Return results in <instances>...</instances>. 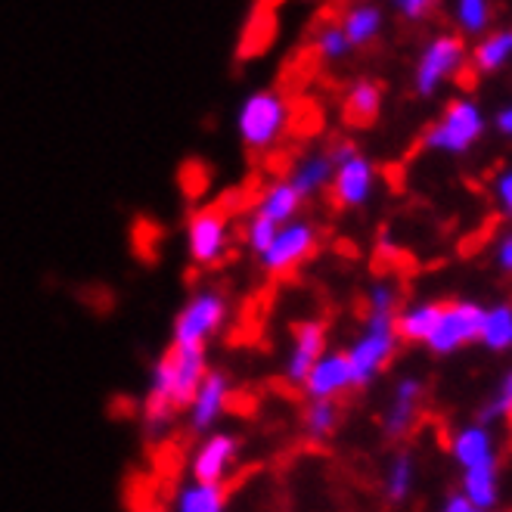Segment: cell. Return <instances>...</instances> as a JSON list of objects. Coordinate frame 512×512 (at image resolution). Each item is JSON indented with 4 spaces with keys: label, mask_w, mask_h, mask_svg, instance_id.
Here are the masks:
<instances>
[{
    "label": "cell",
    "mask_w": 512,
    "mask_h": 512,
    "mask_svg": "<svg viewBox=\"0 0 512 512\" xmlns=\"http://www.w3.org/2000/svg\"><path fill=\"white\" fill-rule=\"evenodd\" d=\"M208 351L205 348H180L168 345L146 379V395L140 404V429L149 441H159L171 432L180 410H187L196 388L208 373Z\"/></svg>",
    "instance_id": "cell-1"
},
{
    "label": "cell",
    "mask_w": 512,
    "mask_h": 512,
    "mask_svg": "<svg viewBox=\"0 0 512 512\" xmlns=\"http://www.w3.org/2000/svg\"><path fill=\"white\" fill-rule=\"evenodd\" d=\"M233 125H236L239 143H243L249 153L267 156L270 149H277L280 140L286 137L292 125V106L280 90L258 87V90H249L243 103L236 106Z\"/></svg>",
    "instance_id": "cell-2"
},
{
    "label": "cell",
    "mask_w": 512,
    "mask_h": 512,
    "mask_svg": "<svg viewBox=\"0 0 512 512\" xmlns=\"http://www.w3.org/2000/svg\"><path fill=\"white\" fill-rule=\"evenodd\" d=\"M230 311H233L230 295L221 286L215 283L196 286L171 320V345L208 351L212 339L227 326Z\"/></svg>",
    "instance_id": "cell-3"
},
{
    "label": "cell",
    "mask_w": 512,
    "mask_h": 512,
    "mask_svg": "<svg viewBox=\"0 0 512 512\" xmlns=\"http://www.w3.org/2000/svg\"><path fill=\"white\" fill-rule=\"evenodd\" d=\"M184 249H187L190 264L199 270H215L230 258L233 224L221 205H199L187 215Z\"/></svg>",
    "instance_id": "cell-4"
},
{
    "label": "cell",
    "mask_w": 512,
    "mask_h": 512,
    "mask_svg": "<svg viewBox=\"0 0 512 512\" xmlns=\"http://www.w3.org/2000/svg\"><path fill=\"white\" fill-rule=\"evenodd\" d=\"M395 351H398L395 317L391 314H367L364 329H360L357 339L345 351L354 388H364V385L376 382V376L391 364Z\"/></svg>",
    "instance_id": "cell-5"
},
{
    "label": "cell",
    "mask_w": 512,
    "mask_h": 512,
    "mask_svg": "<svg viewBox=\"0 0 512 512\" xmlns=\"http://www.w3.org/2000/svg\"><path fill=\"white\" fill-rule=\"evenodd\" d=\"M320 246V230L311 218H295L277 227L270 246L258 255V267L267 277H286L305 264Z\"/></svg>",
    "instance_id": "cell-6"
},
{
    "label": "cell",
    "mask_w": 512,
    "mask_h": 512,
    "mask_svg": "<svg viewBox=\"0 0 512 512\" xmlns=\"http://www.w3.org/2000/svg\"><path fill=\"white\" fill-rule=\"evenodd\" d=\"M243 454V438L230 429H215L199 438L190 454V478L205 485H227L239 466Z\"/></svg>",
    "instance_id": "cell-7"
},
{
    "label": "cell",
    "mask_w": 512,
    "mask_h": 512,
    "mask_svg": "<svg viewBox=\"0 0 512 512\" xmlns=\"http://www.w3.org/2000/svg\"><path fill=\"white\" fill-rule=\"evenodd\" d=\"M230 401H233V379L227 370H218V367H208L202 385L196 388V395L187 407V426L193 435H208L215 432L218 423L227 416L230 410Z\"/></svg>",
    "instance_id": "cell-8"
},
{
    "label": "cell",
    "mask_w": 512,
    "mask_h": 512,
    "mask_svg": "<svg viewBox=\"0 0 512 512\" xmlns=\"http://www.w3.org/2000/svg\"><path fill=\"white\" fill-rule=\"evenodd\" d=\"M485 131V115L472 100L450 103L441 122L426 134L429 149H441V153H466V149Z\"/></svg>",
    "instance_id": "cell-9"
},
{
    "label": "cell",
    "mask_w": 512,
    "mask_h": 512,
    "mask_svg": "<svg viewBox=\"0 0 512 512\" xmlns=\"http://www.w3.org/2000/svg\"><path fill=\"white\" fill-rule=\"evenodd\" d=\"M481 320H485V308L475 301H454V305H441V317L429 336V348L435 354H454L475 342L481 336Z\"/></svg>",
    "instance_id": "cell-10"
},
{
    "label": "cell",
    "mask_w": 512,
    "mask_h": 512,
    "mask_svg": "<svg viewBox=\"0 0 512 512\" xmlns=\"http://www.w3.org/2000/svg\"><path fill=\"white\" fill-rule=\"evenodd\" d=\"M329 329L320 317H305L295 320L289 329V351L283 360V379L292 385H301L305 376L311 373V367L329 351Z\"/></svg>",
    "instance_id": "cell-11"
},
{
    "label": "cell",
    "mask_w": 512,
    "mask_h": 512,
    "mask_svg": "<svg viewBox=\"0 0 512 512\" xmlns=\"http://www.w3.org/2000/svg\"><path fill=\"white\" fill-rule=\"evenodd\" d=\"M376 193V168L357 149L333 165V180H329V196L339 208H364Z\"/></svg>",
    "instance_id": "cell-12"
},
{
    "label": "cell",
    "mask_w": 512,
    "mask_h": 512,
    "mask_svg": "<svg viewBox=\"0 0 512 512\" xmlns=\"http://www.w3.org/2000/svg\"><path fill=\"white\" fill-rule=\"evenodd\" d=\"M463 56H466V50H463V41H460V38H454V35H441V38H435V41L423 50V56H419V63H416L413 84H416L419 94H423V97H432L435 90H438V84L460 69Z\"/></svg>",
    "instance_id": "cell-13"
},
{
    "label": "cell",
    "mask_w": 512,
    "mask_h": 512,
    "mask_svg": "<svg viewBox=\"0 0 512 512\" xmlns=\"http://www.w3.org/2000/svg\"><path fill=\"white\" fill-rule=\"evenodd\" d=\"M298 388L305 391L308 401H336L348 388H354L345 351H326Z\"/></svg>",
    "instance_id": "cell-14"
},
{
    "label": "cell",
    "mask_w": 512,
    "mask_h": 512,
    "mask_svg": "<svg viewBox=\"0 0 512 512\" xmlns=\"http://www.w3.org/2000/svg\"><path fill=\"white\" fill-rule=\"evenodd\" d=\"M301 208H305V199L289 187L286 177H277V180H270V184L261 187L258 199L252 205V215L283 227V224L301 218Z\"/></svg>",
    "instance_id": "cell-15"
},
{
    "label": "cell",
    "mask_w": 512,
    "mask_h": 512,
    "mask_svg": "<svg viewBox=\"0 0 512 512\" xmlns=\"http://www.w3.org/2000/svg\"><path fill=\"white\" fill-rule=\"evenodd\" d=\"M289 187L301 196V199H314L323 190H329V180H333V162H329L326 149H311V153H301L292 165H289Z\"/></svg>",
    "instance_id": "cell-16"
},
{
    "label": "cell",
    "mask_w": 512,
    "mask_h": 512,
    "mask_svg": "<svg viewBox=\"0 0 512 512\" xmlns=\"http://www.w3.org/2000/svg\"><path fill=\"white\" fill-rule=\"evenodd\" d=\"M230 509V491L227 485H205V481L187 478L177 485L165 512H227Z\"/></svg>",
    "instance_id": "cell-17"
},
{
    "label": "cell",
    "mask_w": 512,
    "mask_h": 512,
    "mask_svg": "<svg viewBox=\"0 0 512 512\" xmlns=\"http://www.w3.org/2000/svg\"><path fill=\"white\" fill-rule=\"evenodd\" d=\"M419 398H423V385H419V379L407 376L395 385V395H391V404L382 416V432L388 438H404L413 429Z\"/></svg>",
    "instance_id": "cell-18"
},
{
    "label": "cell",
    "mask_w": 512,
    "mask_h": 512,
    "mask_svg": "<svg viewBox=\"0 0 512 512\" xmlns=\"http://www.w3.org/2000/svg\"><path fill=\"white\" fill-rule=\"evenodd\" d=\"M382 109V90L376 81L370 78H357L348 90H345V100H342V112H345V122L348 125H373L376 115Z\"/></svg>",
    "instance_id": "cell-19"
},
{
    "label": "cell",
    "mask_w": 512,
    "mask_h": 512,
    "mask_svg": "<svg viewBox=\"0 0 512 512\" xmlns=\"http://www.w3.org/2000/svg\"><path fill=\"white\" fill-rule=\"evenodd\" d=\"M339 25H342V32H345L351 50L354 47H367V44H373L382 35L385 13L376 4H354V7L345 10Z\"/></svg>",
    "instance_id": "cell-20"
},
{
    "label": "cell",
    "mask_w": 512,
    "mask_h": 512,
    "mask_svg": "<svg viewBox=\"0 0 512 512\" xmlns=\"http://www.w3.org/2000/svg\"><path fill=\"white\" fill-rule=\"evenodd\" d=\"M454 457L463 469L494 463V438L485 426H466L454 435Z\"/></svg>",
    "instance_id": "cell-21"
},
{
    "label": "cell",
    "mask_w": 512,
    "mask_h": 512,
    "mask_svg": "<svg viewBox=\"0 0 512 512\" xmlns=\"http://www.w3.org/2000/svg\"><path fill=\"white\" fill-rule=\"evenodd\" d=\"M441 317V305L438 301H419V305H410L407 311H401L395 317V329H398V339L407 342H429L432 329Z\"/></svg>",
    "instance_id": "cell-22"
},
{
    "label": "cell",
    "mask_w": 512,
    "mask_h": 512,
    "mask_svg": "<svg viewBox=\"0 0 512 512\" xmlns=\"http://www.w3.org/2000/svg\"><path fill=\"white\" fill-rule=\"evenodd\" d=\"M463 497L469 500L472 509H491L497 503V466L485 463V466H475L466 469L463 475Z\"/></svg>",
    "instance_id": "cell-23"
},
{
    "label": "cell",
    "mask_w": 512,
    "mask_h": 512,
    "mask_svg": "<svg viewBox=\"0 0 512 512\" xmlns=\"http://www.w3.org/2000/svg\"><path fill=\"white\" fill-rule=\"evenodd\" d=\"M301 429L311 441H329L339 429V404L336 401H308L301 413Z\"/></svg>",
    "instance_id": "cell-24"
},
{
    "label": "cell",
    "mask_w": 512,
    "mask_h": 512,
    "mask_svg": "<svg viewBox=\"0 0 512 512\" xmlns=\"http://www.w3.org/2000/svg\"><path fill=\"white\" fill-rule=\"evenodd\" d=\"M478 339L485 342L491 351L512 348V308L509 305L485 308V320H481V336Z\"/></svg>",
    "instance_id": "cell-25"
},
{
    "label": "cell",
    "mask_w": 512,
    "mask_h": 512,
    "mask_svg": "<svg viewBox=\"0 0 512 512\" xmlns=\"http://www.w3.org/2000/svg\"><path fill=\"white\" fill-rule=\"evenodd\" d=\"M311 44L323 63H342L345 56H351V44L339 22H320L311 35Z\"/></svg>",
    "instance_id": "cell-26"
},
{
    "label": "cell",
    "mask_w": 512,
    "mask_h": 512,
    "mask_svg": "<svg viewBox=\"0 0 512 512\" xmlns=\"http://www.w3.org/2000/svg\"><path fill=\"white\" fill-rule=\"evenodd\" d=\"M413 478H416V472H413L410 457L398 454L395 460H391L388 472H385V494H388V500H395V503L407 500L410 491H413Z\"/></svg>",
    "instance_id": "cell-27"
},
{
    "label": "cell",
    "mask_w": 512,
    "mask_h": 512,
    "mask_svg": "<svg viewBox=\"0 0 512 512\" xmlns=\"http://www.w3.org/2000/svg\"><path fill=\"white\" fill-rule=\"evenodd\" d=\"M512 56V32H497L491 35L488 41H481L478 50H475V63L478 69H485V72H494L500 69L506 59Z\"/></svg>",
    "instance_id": "cell-28"
},
{
    "label": "cell",
    "mask_w": 512,
    "mask_h": 512,
    "mask_svg": "<svg viewBox=\"0 0 512 512\" xmlns=\"http://www.w3.org/2000/svg\"><path fill=\"white\" fill-rule=\"evenodd\" d=\"M274 233H277V224H270V221H264V218H258V215L249 212L246 221H243V246L258 258L270 246Z\"/></svg>",
    "instance_id": "cell-29"
},
{
    "label": "cell",
    "mask_w": 512,
    "mask_h": 512,
    "mask_svg": "<svg viewBox=\"0 0 512 512\" xmlns=\"http://www.w3.org/2000/svg\"><path fill=\"white\" fill-rule=\"evenodd\" d=\"M457 19H460V25L466 28V32L478 35V32H485V25L491 22V10H488L485 0H460Z\"/></svg>",
    "instance_id": "cell-30"
},
{
    "label": "cell",
    "mask_w": 512,
    "mask_h": 512,
    "mask_svg": "<svg viewBox=\"0 0 512 512\" xmlns=\"http://www.w3.org/2000/svg\"><path fill=\"white\" fill-rule=\"evenodd\" d=\"M367 305H370V314H391V317H395V308H398V286L391 283V280H376V283L370 286Z\"/></svg>",
    "instance_id": "cell-31"
},
{
    "label": "cell",
    "mask_w": 512,
    "mask_h": 512,
    "mask_svg": "<svg viewBox=\"0 0 512 512\" xmlns=\"http://www.w3.org/2000/svg\"><path fill=\"white\" fill-rule=\"evenodd\" d=\"M485 419H500V416H512V370L506 373V379L500 382L497 388V398L485 407V413H481Z\"/></svg>",
    "instance_id": "cell-32"
},
{
    "label": "cell",
    "mask_w": 512,
    "mask_h": 512,
    "mask_svg": "<svg viewBox=\"0 0 512 512\" xmlns=\"http://www.w3.org/2000/svg\"><path fill=\"white\" fill-rule=\"evenodd\" d=\"M395 10H398L404 19H423V16L432 10V4H429V0H398Z\"/></svg>",
    "instance_id": "cell-33"
},
{
    "label": "cell",
    "mask_w": 512,
    "mask_h": 512,
    "mask_svg": "<svg viewBox=\"0 0 512 512\" xmlns=\"http://www.w3.org/2000/svg\"><path fill=\"white\" fill-rule=\"evenodd\" d=\"M497 202L506 215H512V171L497 177Z\"/></svg>",
    "instance_id": "cell-34"
},
{
    "label": "cell",
    "mask_w": 512,
    "mask_h": 512,
    "mask_svg": "<svg viewBox=\"0 0 512 512\" xmlns=\"http://www.w3.org/2000/svg\"><path fill=\"white\" fill-rule=\"evenodd\" d=\"M497 261H500L503 270H509V274H512V233L500 239V246H497Z\"/></svg>",
    "instance_id": "cell-35"
},
{
    "label": "cell",
    "mask_w": 512,
    "mask_h": 512,
    "mask_svg": "<svg viewBox=\"0 0 512 512\" xmlns=\"http://www.w3.org/2000/svg\"><path fill=\"white\" fill-rule=\"evenodd\" d=\"M472 506H469V500L463 497V494H457V497H450L447 503H444V509L441 512H469Z\"/></svg>",
    "instance_id": "cell-36"
},
{
    "label": "cell",
    "mask_w": 512,
    "mask_h": 512,
    "mask_svg": "<svg viewBox=\"0 0 512 512\" xmlns=\"http://www.w3.org/2000/svg\"><path fill=\"white\" fill-rule=\"evenodd\" d=\"M497 128H500L503 134H509V137H512V106H506V109L497 115Z\"/></svg>",
    "instance_id": "cell-37"
},
{
    "label": "cell",
    "mask_w": 512,
    "mask_h": 512,
    "mask_svg": "<svg viewBox=\"0 0 512 512\" xmlns=\"http://www.w3.org/2000/svg\"><path fill=\"white\" fill-rule=\"evenodd\" d=\"M137 512H165L162 506H143V509H137Z\"/></svg>",
    "instance_id": "cell-38"
},
{
    "label": "cell",
    "mask_w": 512,
    "mask_h": 512,
    "mask_svg": "<svg viewBox=\"0 0 512 512\" xmlns=\"http://www.w3.org/2000/svg\"><path fill=\"white\" fill-rule=\"evenodd\" d=\"M469 512H481V509H469Z\"/></svg>",
    "instance_id": "cell-39"
}]
</instances>
